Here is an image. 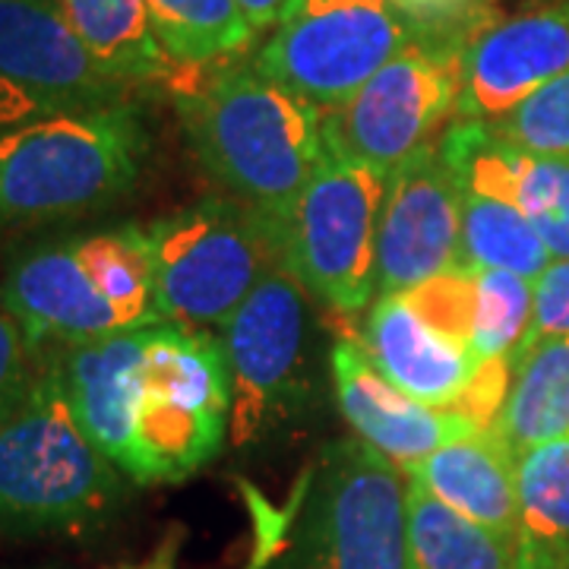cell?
Listing matches in <instances>:
<instances>
[{
  "mask_svg": "<svg viewBox=\"0 0 569 569\" xmlns=\"http://www.w3.org/2000/svg\"><path fill=\"white\" fill-rule=\"evenodd\" d=\"M61 365L80 425L133 485H174L219 456L231 383L216 332L159 323L61 348Z\"/></svg>",
  "mask_w": 569,
  "mask_h": 569,
  "instance_id": "6da1fadb",
  "label": "cell"
},
{
  "mask_svg": "<svg viewBox=\"0 0 569 569\" xmlns=\"http://www.w3.org/2000/svg\"><path fill=\"white\" fill-rule=\"evenodd\" d=\"M130 485L80 425L61 351L44 346L29 383L0 408V531L20 538L99 531L130 500Z\"/></svg>",
  "mask_w": 569,
  "mask_h": 569,
  "instance_id": "7a4b0ae2",
  "label": "cell"
},
{
  "mask_svg": "<svg viewBox=\"0 0 569 569\" xmlns=\"http://www.w3.org/2000/svg\"><path fill=\"white\" fill-rule=\"evenodd\" d=\"M181 118L206 174L282 234L323 162V111L257 67H224L183 96Z\"/></svg>",
  "mask_w": 569,
  "mask_h": 569,
  "instance_id": "3957f363",
  "label": "cell"
},
{
  "mask_svg": "<svg viewBox=\"0 0 569 569\" xmlns=\"http://www.w3.org/2000/svg\"><path fill=\"white\" fill-rule=\"evenodd\" d=\"M0 295L36 346H89L164 323L140 224L29 247L10 260Z\"/></svg>",
  "mask_w": 569,
  "mask_h": 569,
  "instance_id": "277c9868",
  "label": "cell"
},
{
  "mask_svg": "<svg viewBox=\"0 0 569 569\" xmlns=\"http://www.w3.org/2000/svg\"><path fill=\"white\" fill-rule=\"evenodd\" d=\"M149 130L133 102L0 130V228L96 212L140 181Z\"/></svg>",
  "mask_w": 569,
  "mask_h": 569,
  "instance_id": "5b68a950",
  "label": "cell"
},
{
  "mask_svg": "<svg viewBox=\"0 0 569 569\" xmlns=\"http://www.w3.org/2000/svg\"><path fill=\"white\" fill-rule=\"evenodd\" d=\"M406 471L358 437L326 443L253 569H411Z\"/></svg>",
  "mask_w": 569,
  "mask_h": 569,
  "instance_id": "8992f818",
  "label": "cell"
},
{
  "mask_svg": "<svg viewBox=\"0 0 569 569\" xmlns=\"http://www.w3.org/2000/svg\"><path fill=\"white\" fill-rule=\"evenodd\" d=\"M162 320L212 332L269 272L284 266L282 234L238 200H200L146 224Z\"/></svg>",
  "mask_w": 569,
  "mask_h": 569,
  "instance_id": "52a82bcc",
  "label": "cell"
},
{
  "mask_svg": "<svg viewBox=\"0 0 569 569\" xmlns=\"http://www.w3.org/2000/svg\"><path fill=\"white\" fill-rule=\"evenodd\" d=\"M392 174L326 152L282 224L284 266L342 313H358L377 298L380 222Z\"/></svg>",
  "mask_w": 569,
  "mask_h": 569,
  "instance_id": "ba28073f",
  "label": "cell"
},
{
  "mask_svg": "<svg viewBox=\"0 0 569 569\" xmlns=\"http://www.w3.org/2000/svg\"><path fill=\"white\" fill-rule=\"evenodd\" d=\"M418 39L389 0H288L253 67L332 111Z\"/></svg>",
  "mask_w": 569,
  "mask_h": 569,
  "instance_id": "9c48e42d",
  "label": "cell"
},
{
  "mask_svg": "<svg viewBox=\"0 0 569 569\" xmlns=\"http://www.w3.org/2000/svg\"><path fill=\"white\" fill-rule=\"evenodd\" d=\"M468 39L411 41L346 104L323 111L326 152L399 171L408 159L437 146L447 121H456Z\"/></svg>",
  "mask_w": 569,
  "mask_h": 569,
  "instance_id": "30bf717a",
  "label": "cell"
},
{
  "mask_svg": "<svg viewBox=\"0 0 569 569\" xmlns=\"http://www.w3.org/2000/svg\"><path fill=\"white\" fill-rule=\"evenodd\" d=\"M130 92L86 51L58 0H0V130L130 102Z\"/></svg>",
  "mask_w": 569,
  "mask_h": 569,
  "instance_id": "8fae6325",
  "label": "cell"
},
{
  "mask_svg": "<svg viewBox=\"0 0 569 569\" xmlns=\"http://www.w3.org/2000/svg\"><path fill=\"white\" fill-rule=\"evenodd\" d=\"M307 336V288L279 266L257 284L222 326L231 383L228 433L234 447H250L284 415Z\"/></svg>",
  "mask_w": 569,
  "mask_h": 569,
  "instance_id": "7c38bea8",
  "label": "cell"
},
{
  "mask_svg": "<svg viewBox=\"0 0 569 569\" xmlns=\"http://www.w3.org/2000/svg\"><path fill=\"white\" fill-rule=\"evenodd\" d=\"M456 266H462V187L430 146L392 174L380 222L377 298L406 295Z\"/></svg>",
  "mask_w": 569,
  "mask_h": 569,
  "instance_id": "4fadbf2b",
  "label": "cell"
},
{
  "mask_svg": "<svg viewBox=\"0 0 569 569\" xmlns=\"http://www.w3.org/2000/svg\"><path fill=\"white\" fill-rule=\"evenodd\" d=\"M569 73V0L485 22L462 48L459 121L497 123Z\"/></svg>",
  "mask_w": 569,
  "mask_h": 569,
  "instance_id": "5bb4252c",
  "label": "cell"
},
{
  "mask_svg": "<svg viewBox=\"0 0 569 569\" xmlns=\"http://www.w3.org/2000/svg\"><path fill=\"white\" fill-rule=\"evenodd\" d=\"M437 152L468 193L512 203L541 234L553 260H569V156H538L493 133L488 123L456 121Z\"/></svg>",
  "mask_w": 569,
  "mask_h": 569,
  "instance_id": "9a60e30c",
  "label": "cell"
},
{
  "mask_svg": "<svg viewBox=\"0 0 569 569\" xmlns=\"http://www.w3.org/2000/svg\"><path fill=\"white\" fill-rule=\"evenodd\" d=\"M332 380L339 408L348 425L355 427L358 440H365L367 447L377 449L399 468L415 466L430 452L478 430L462 411L425 406L389 383L367 358L361 342H336Z\"/></svg>",
  "mask_w": 569,
  "mask_h": 569,
  "instance_id": "2e32d148",
  "label": "cell"
},
{
  "mask_svg": "<svg viewBox=\"0 0 569 569\" xmlns=\"http://www.w3.org/2000/svg\"><path fill=\"white\" fill-rule=\"evenodd\" d=\"M361 346L389 383L433 408L456 406L478 370V358L427 326L402 295L373 298Z\"/></svg>",
  "mask_w": 569,
  "mask_h": 569,
  "instance_id": "e0dca14e",
  "label": "cell"
},
{
  "mask_svg": "<svg viewBox=\"0 0 569 569\" xmlns=\"http://www.w3.org/2000/svg\"><path fill=\"white\" fill-rule=\"evenodd\" d=\"M402 471L449 509L516 541L519 531L516 459L493 430H471Z\"/></svg>",
  "mask_w": 569,
  "mask_h": 569,
  "instance_id": "ac0fdd59",
  "label": "cell"
},
{
  "mask_svg": "<svg viewBox=\"0 0 569 569\" xmlns=\"http://www.w3.org/2000/svg\"><path fill=\"white\" fill-rule=\"evenodd\" d=\"M512 383L493 430L519 456L569 437V336L545 339L512 358Z\"/></svg>",
  "mask_w": 569,
  "mask_h": 569,
  "instance_id": "d6986e66",
  "label": "cell"
},
{
  "mask_svg": "<svg viewBox=\"0 0 569 569\" xmlns=\"http://www.w3.org/2000/svg\"><path fill=\"white\" fill-rule=\"evenodd\" d=\"M58 7L86 51L127 89L171 80L178 70L152 26L149 0H58Z\"/></svg>",
  "mask_w": 569,
  "mask_h": 569,
  "instance_id": "ffe728a7",
  "label": "cell"
},
{
  "mask_svg": "<svg viewBox=\"0 0 569 569\" xmlns=\"http://www.w3.org/2000/svg\"><path fill=\"white\" fill-rule=\"evenodd\" d=\"M519 569H569V437L516 462Z\"/></svg>",
  "mask_w": 569,
  "mask_h": 569,
  "instance_id": "44dd1931",
  "label": "cell"
},
{
  "mask_svg": "<svg viewBox=\"0 0 569 569\" xmlns=\"http://www.w3.org/2000/svg\"><path fill=\"white\" fill-rule=\"evenodd\" d=\"M406 535L411 569H519L512 538L471 522L411 478L406 485Z\"/></svg>",
  "mask_w": 569,
  "mask_h": 569,
  "instance_id": "7402d4cb",
  "label": "cell"
},
{
  "mask_svg": "<svg viewBox=\"0 0 569 569\" xmlns=\"http://www.w3.org/2000/svg\"><path fill=\"white\" fill-rule=\"evenodd\" d=\"M550 263L553 253L516 206L462 190V266L538 282Z\"/></svg>",
  "mask_w": 569,
  "mask_h": 569,
  "instance_id": "603a6c76",
  "label": "cell"
},
{
  "mask_svg": "<svg viewBox=\"0 0 569 569\" xmlns=\"http://www.w3.org/2000/svg\"><path fill=\"white\" fill-rule=\"evenodd\" d=\"M149 13L174 67L228 61L257 36L234 0H149Z\"/></svg>",
  "mask_w": 569,
  "mask_h": 569,
  "instance_id": "cb8c5ba5",
  "label": "cell"
},
{
  "mask_svg": "<svg viewBox=\"0 0 569 569\" xmlns=\"http://www.w3.org/2000/svg\"><path fill=\"white\" fill-rule=\"evenodd\" d=\"M531 310H535L531 279L500 269H475V323H471L468 348L478 358V365L519 355L531 329Z\"/></svg>",
  "mask_w": 569,
  "mask_h": 569,
  "instance_id": "d4e9b609",
  "label": "cell"
},
{
  "mask_svg": "<svg viewBox=\"0 0 569 569\" xmlns=\"http://www.w3.org/2000/svg\"><path fill=\"white\" fill-rule=\"evenodd\" d=\"M488 127L519 149L538 156H569V73L548 82L503 121Z\"/></svg>",
  "mask_w": 569,
  "mask_h": 569,
  "instance_id": "484cf974",
  "label": "cell"
},
{
  "mask_svg": "<svg viewBox=\"0 0 569 569\" xmlns=\"http://www.w3.org/2000/svg\"><path fill=\"white\" fill-rule=\"evenodd\" d=\"M44 346H36L0 295V408L20 392L36 373Z\"/></svg>",
  "mask_w": 569,
  "mask_h": 569,
  "instance_id": "4316f807",
  "label": "cell"
},
{
  "mask_svg": "<svg viewBox=\"0 0 569 569\" xmlns=\"http://www.w3.org/2000/svg\"><path fill=\"white\" fill-rule=\"evenodd\" d=\"M560 336H569V260H553L535 282L531 329L522 348Z\"/></svg>",
  "mask_w": 569,
  "mask_h": 569,
  "instance_id": "83f0119b",
  "label": "cell"
},
{
  "mask_svg": "<svg viewBox=\"0 0 569 569\" xmlns=\"http://www.w3.org/2000/svg\"><path fill=\"white\" fill-rule=\"evenodd\" d=\"M389 3L421 32V39H468L475 29L459 32V22L475 20L488 0H389Z\"/></svg>",
  "mask_w": 569,
  "mask_h": 569,
  "instance_id": "f1b7e54d",
  "label": "cell"
},
{
  "mask_svg": "<svg viewBox=\"0 0 569 569\" xmlns=\"http://www.w3.org/2000/svg\"><path fill=\"white\" fill-rule=\"evenodd\" d=\"M234 3L241 7V13L253 26V32L272 29L284 13V7H288V0H234Z\"/></svg>",
  "mask_w": 569,
  "mask_h": 569,
  "instance_id": "f546056e",
  "label": "cell"
},
{
  "mask_svg": "<svg viewBox=\"0 0 569 569\" xmlns=\"http://www.w3.org/2000/svg\"><path fill=\"white\" fill-rule=\"evenodd\" d=\"M123 569H174L171 567V550H162L156 560H149V563H142V567H123Z\"/></svg>",
  "mask_w": 569,
  "mask_h": 569,
  "instance_id": "4dcf8cb0",
  "label": "cell"
},
{
  "mask_svg": "<svg viewBox=\"0 0 569 569\" xmlns=\"http://www.w3.org/2000/svg\"><path fill=\"white\" fill-rule=\"evenodd\" d=\"M0 569H10V567H0ZM29 569H48V567H29Z\"/></svg>",
  "mask_w": 569,
  "mask_h": 569,
  "instance_id": "1f68e13d",
  "label": "cell"
}]
</instances>
